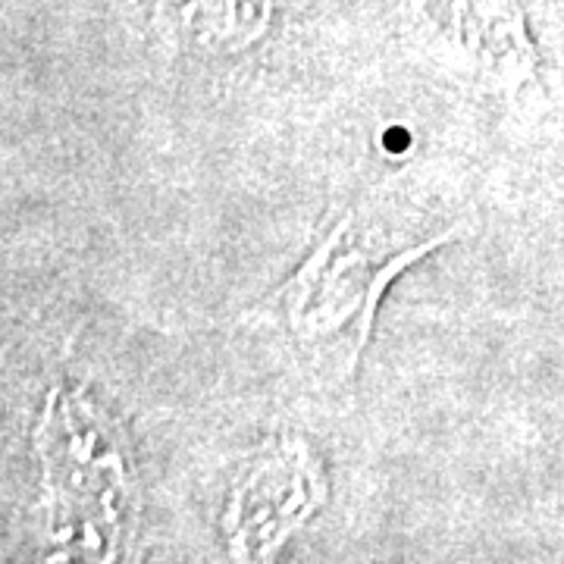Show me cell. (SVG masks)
Wrapping results in <instances>:
<instances>
[{
	"label": "cell",
	"mask_w": 564,
	"mask_h": 564,
	"mask_svg": "<svg viewBox=\"0 0 564 564\" xmlns=\"http://www.w3.org/2000/svg\"><path fill=\"white\" fill-rule=\"evenodd\" d=\"M464 226V217L404 202L389 185L343 207L270 299L292 345L323 373L351 380L389 285Z\"/></svg>",
	"instance_id": "6da1fadb"
},
{
	"label": "cell",
	"mask_w": 564,
	"mask_h": 564,
	"mask_svg": "<svg viewBox=\"0 0 564 564\" xmlns=\"http://www.w3.org/2000/svg\"><path fill=\"white\" fill-rule=\"evenodd\" d=\"M41 511L66 562H113L139 518L122 433L85 389L57 386L35 426Z\"/></svg>",
	"instance_id": "7a4b0ae2"
},
{
	"label": "cell",
	"mask_w": 564,
	"mask_h": 564,
	"mask_svg": "<svg viewBox=\"0 0 564 564\" xmlns=\"http://www.w3.org/2000/svg\"><path fill=\"white\" fill-rule=\"evenodd\" d=\"M421 44L445 73L486 91H518L536 73V47L514 0H404Z\"/></svg>",
	"instance_id": "3957f363"
},
{
	"label": "cell",
	"mask_w": 564,
	"mask_h": 564,
	"mask_svg": "<svg viewBox=\"0 0 564 564\" xmlns=\"http://www.w3.org/2000/svg\"><path fill=\"white\" fill-rule=\"evenodd\" d=\"M323 496V470L307 445L280 443L267 448L226 508L223 524L232 555L242 562L270 558L289 533L321 508Z\"/></svg>",
	"instance_id": "277c9868"
}]
</instances>
